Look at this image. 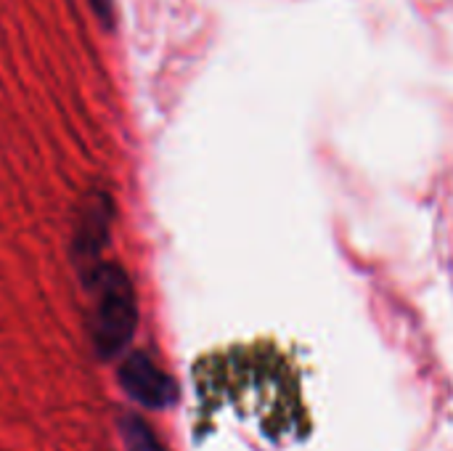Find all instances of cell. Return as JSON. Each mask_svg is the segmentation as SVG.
<instances>
[{
	"instance_id": "6da1fadb",
	"label": "cell",
	"mask_w": 453,
	"mask_h": 451,
	"mask_svg": "<svg viewBox=\"0 0 453 451\" xmlns=\"http://www.w3.org/2000/svg\"><path fill=\"white\" fill-rule=\"evenodd\" d=\"M135 330V298L127 276L109 266L98 276V308H96V343L109 359L117 356Z\"/></svg>"
},
{
	"instance_id": "7a4b0ae2",
	"label": "cell",
	"mask_w": 453,
	"mask_h": 451,
	"mask_svg": "<svg viewBox=\"0 0 453 451\" xmlns=\"http://www.w3.org/2000/svg\"><path fill=\"white\" fill-rule=\"evenodd\" d=\"M122 380H125V388L130 391V396L138 399L146 407L159 409V407H167L175 399V388H173L170 377L141 354L133 356L125 364Z\"/></svg>"
},
{
	"instance_id": "3957f363",
	"label": "cell",
	"mask_w": 453,
	"mask_h": 451,
	"mask_svg": "<svg viewBox=\"0 0 453 451\" xmlns=\"http://www.w3.org/2000/svg\"><path fill=\"white\" fill-rule=\"evenodd\" d=\"M133 441H130V447L133 451H162V447L154 441V436L146 431V425H141L138 420H133Z\"/></svg>"
}]
</instances>
